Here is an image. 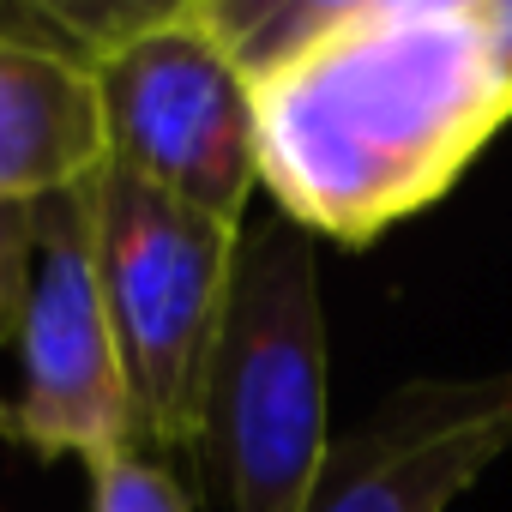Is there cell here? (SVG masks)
Masks as SVG:
<instances>
[{
  "instance_id": "cell-10",
  "label": "cell",
  "mask_w": 512,
  "mask_h": 512,
  "mask_svg": "<svg viewBox=\"0 0 512 512\" xmlns=\"http://www.w3.org/2000/svg\"><path fill=\"white\" fill-rule=\"evenodd\" d=\"M482 37H488V55L512 91V0H482Z\"/></svg>"
},
{
  "instance_id": "cell-2",
  "label": "cell",
  "mask_w": 512,
  "mask_h": 512,
  "mask_svg": "<svg viewBox=\"0 0 512 512\" xmlns=\"http://www.w3.org/2000/svg\"><path fill=\"white\" fill-rule=\"evenodd\" d=\"M37 25L91 61L109 169L241 223L260 187V115L253 79L211 31L205 0L103 13L37 7Z\"/></svg>"
},
{
  "instance_id": "cell-8",
  "label": "cell",
  "mask_w": 512,
  "mask_h": 512,
  "mask_svg": "<svg viewBox=\"0 0 512 512\" xmlns=\"http://www.w3.org/2000/svg\"><path fill=\"white\" fill-rule=\"evenodd\" d=\"M91 512H193V500L163 458L133 446L91 470Z\"/></svg>"
},
{
  "instance_id": "cell-3",
  "label": "cell",
  "mask_w": 512,
  "mask_h": 512,
  "mask_svg": "<svg viewBox=\"0 0 512 512\" xmlns=\"http://www.w3.org/2000/svg\"><path fill=\"white\" fill-rule=\"evenodd\" d=\"M326 446V302L314 235L272 217L247 229L235 253L199 458L229 512H302Z\"/></svg>"
},
{
  "instance_id": "cell-6",
  "label": "cell",
  "mask_w": 512,
  "mask_h": 512,
  "mask_svg": "<svg viewBox=\"0 0 512 512\" xmlns=\"http://www.w3.org/2000/svg\"><path fill=\"white\" fill-rule=\"evenodd\" d=\"M512 446V374L410 380L320 458L302 512H446Z\"/></svg>"
},
{
  "instance_id": "cell-5",
  "label": "cell",
  "mask_w": 512,
  "mask_h": 512,
  "mask_svg": "<svg viewBox=\"0 0 512 512\" xmlns=\"http://www.w3.org/2000/svg\"><path fill=\"white\" fill-rule=\"evenodd\" d=\"M19 392L0 404V434L31 458H79L85 470L139 446L127 374L115 356L103 284L91 181L37 205L31 284L19 314Z\"/></svg>"
},
{
  "instance_id": "cell-1",
  "label": "cell",
  "mask_w": 512,
  "mask_h": 512,
  "mask_svg": "<svg viewBox=\"0 0 512 512\" xmlns=\"http://www.w3.org/2000/svg\"><path fill=\"white\" fill-rule=\"evenodd\" d=\"M260 187L314 241L362 247L434 205L512 121L482 0H308L253 73Z\"/></svg>"
},
{
  "instance_id": "cell-4",
  "label": "cell",
  "mask_w": 512,
  "mask_h": 512,
  "mask_svg": "<svg viewBox=\"0 0 512 512\" xmlns=\"http://www.w3.org/2000/svg\"><path fill=\"white\" fill-rule=\"evenodd\" d=\"M97 284L151 458H199L211 362L229 314L241 223L193 211L121 169L91 181Z\"/></svg>"
},
{
  "instance_id": "cell-9",
  "label": "cell",
  "mask_w": 512,
  "mask_h": 512,
  "mask_svg": "<svg viewBox=\"0 0 512 512\" xmlns=\"http://www.w3.org/2000/svg\"><path fill=\"white\" fill-rule=\"evenodd\" d=\"M31 241H37V205L31 211H0V350L13 344L31 284Z\"/></svg>"
},
{
  "instance_id": "cell-7",
  "label": "cell",
  "mask_w": 512,
  "mask_h": 512,
  "mask_svg": "<svg viewBox=\"0 0 512 512\" xmlns=\"http://www.w3.org/2000/svg\"><path fill=\"white\" fill-rule=\"evenodd\" d=\"M109 169L91 61L31 13H0V211H31Z\"/></svg>"
}]
</instances>
